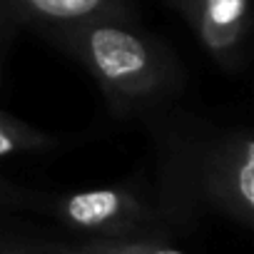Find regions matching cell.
<instances>
[{
  "instance_id": "obj_1",
  "label": "cell",
  "mask_w": 254,
  "mask_h": 254,
  "mask_svg": "<svg viewBox=\"0 0 254 254\" xmlns=\"http://www.w3.org/2000/svg\"><path fill=\"white\" fill-rule=\"evenodd\" d=\"M48 33L87 67L120 115L170 95L180 82L175 55L135 18H97Z\"/></svg>"
},
{
  "instance_id": "obj_2",
  "label": "cell",
  "mask_w": 254,
  "mask_h": 254,
  "mask_svg": "<svg viewBox=\"0 0 254 254\" xmlns=\"http://www.w3.org/2000/svg\"><path fill=\"white\" fill-rule=\"evenodd\" d=\"M202 192L224 217L254 224V140L247 130L219 137L204 155Z\"/></svg>"
},
{
  "instance_id": "obj_3",
  "label": "cell",
  "mask_w": 254,
  "mask_h": 254,
  "mask_svg": "<svg viewBox=\"0 0 254 254\" xmlns=\"http://www.w3.org/2000/svg\"><path fill=\"white\" fill-rule=\"evenodd\" d=\"M55 214L70 229L97 237H135L155 224V212L127 187H97L65 194L55 202Z\"/></svg>"
},
{
  "instance_id": "obj_4",
  "label": "cell",
  "mask_w": 254,
  "mask_h": 254,
  "mask_svg": "<svg viewBox=\"0 0 254 254\" xmlns=\"http://www.w3.org/2000/svg\"><path fill=\"white\" fill-rule=\"evenodd\" d=\"M190 23L202 48L222 65L239 60L247 28L249 0H167Z\"/></svg>"
},
{
  "instance_id": "obj_5",
  "label": "cell",
  "mask_w": 254,
  "mask_h": 254,
  "mask_svg": "<svg viewBox=\"0 0 254 254\" xmlns=\"http://www.w3.org/2000/svg\"><path fill=\"white\" fill-rule=\"evenodd\" d=\"M13 18L45 30L97 18H132L130 0H0Z\"/></svg>"
},
{
  "instance_id": "obj_6",
  "label": "cell",
  "mask_w": 254,
  "mask_h": 254,
  "mask_svg": "<svg viewBox=\"0 0 254 254\" xmlns=\"http://www.w3.org/2000/svg\"><path fill=\"white\" fill-rule=\"evenodd\" d=\"M58 140L53 135H45L28 122L8 115L0 110V160H8L15 155H28V152H40L55 147Z\"/></svg>"
},
{
  "instance_id": "obj_7",
  "label": "cell",
  "mask_w": 254,
  "mask_h": 254,
  "mask_svg": "<svg viewBox=\"0 0 254 254\" xmlns=\"http://www.w3.org/2000/svg\"><path fill=\"white\" fill-rule=\"evenodd\" d=\"M82 254H185L172 244L135 237H95L82 247Z\"/></svg>"
},
{
  "instance_id": "obj_8",
  "label": "cell",
  "mask_w": 254,
  "mask_h": 254,
  "mask_svg": "<svg viewBox=\"0 0 254 254\" xmlns=\"http://www.w3.org/2000/svg\"><path fill=\"white\" fill-rule=\"evenodd\" d=\"M33 202H35V197L30 192H25L18 185L0 177V207H28Z\"/></svg>"
},
{
  "instance_id": "obj_9",
  "label": "cell",
  "mask_w": 254,
  "mask_h": 254,
  "mask_svg": "<svg viewBox=\"0 0 254 254\" xmlns=\"http://www.w3.org/2000/svg\"><path fill=\"white\" fill-rule=\"evenodd\" d=\"M0 254H25V252H0Z\"/></svg>"
},
{
  "instance_id": "obj_10",
  "label": "cell",
  "mask_w": 254,
  "mask_h": 254,
  "mask_svg": "<svg viewBox=\"0 0 254 254\" xmlns=\"http://www.w3.org/2000/svg\"><path fill=\"white\" fill-rule=\"evenodd\" d=\"M80 254H82V252H80Z\"/></svg>"
}]
</instances>
